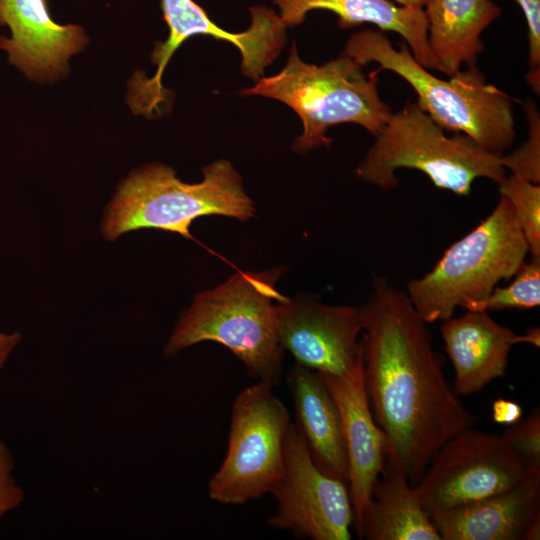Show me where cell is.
<instances>
[{"mask_svg":"<svg viewBox=\"0 0 540 540\" xmlns=\"http://www.w3.org/2000/svg\"><path fill=\"white\" fill-rule=\"evenodd\" d=\"M440 332L453 365V389L458 395L476 393L503 377L512 347L524 342L523 334L500 325L487 311L452 316L443 321Z\"/></svg>","mask_w":540,"mask_h":540,"instance_id":"cell-15","label":"cell"},{"mask_svg":"<svg viewBox=\"0 0 540 540\" xmlns=\"http://www.w3.org/2000/svg\"><path fill=\"white\" fill-rule=\"evenodd\" d=\"M164 20L169 28L166 41L156 43L151 60L157 67L151 78L134 75L130 81L128 103L135 114L152 116L160 112L170 94L162 86L163 71L177 48L195 35H208L238 48L242 73L258 81L267 66L278 57L286 43V24L265 6L249 8L251 24L243 32L233 33L216 25L193 0H161Z\"/></svg>","mask_w":540,"mask_h":540,"instance_id":"cell-9","label":"cell"},{"mask_svg":"<svg viewBox=\"0 0 540 540\" xmlns=\"http://www.w3.org/2000/svg\"><path fill=\"white\" fill-rule=\"evenodd\" d=\"M277 509L270 527L312 540H350L354 513L348 485L313 462L296 425H290L280 478L270 492Z\"/></svg>","mask_w":540,"mask_h":540,"instance_id":"cell-11","label":"cell"},{"mask_svg":"<svg viewBox=\"0 0 540 540\" xmlns=\"http://www.w3.org/2000/svg\"><path fill=\"white\" fill-rule=\"evenodd\" d=\"M291 425L272 386L259 381L235 398L224 460L208 484L216 502L243 505L269 493L280 478Z\"/></svg>","mask_w":540,"mask_h":540,"instance_id":"cell-8","label":"cell"},{"mask_svg":"<svg viewBox=\"0 0 540 540\" xmlns=\"http://www.w3.org/2000/svg\"><path fill=\"white\" fill-rule=\"evenodd\" d=\"M523 414L521 406L512 400L499 398L492 404V418L501 425H513L520 421Z\"/></svg>","mask_w":540,"mask_h":540,"instance_id":"cell-27","label":"cell"},{"mask_svg":"<svg viewBox=\"0 0 540 540\" xmlns=\"http://www.w3.org/2000/svg\"><path fill=\"white\" fill-rule=\"evenodd\" d=\"M427 38L441 72L452 76L475 65L484 49L482 32L502 14L491 0H428Z\"/></svg>","mask_w":540,"mask_h":540,"instance_id":"cell-19","label":"cell"},{"mask_svg":"<svg viewBox=\"0 0 540 540\" xmlns=\"http://www.w3.org/2000/svg\"><path fill=\"white\" fill-rule=\"evenodd\" d=\"M318 374L340 411L349 464L348 489L359 536L365 508L384 469L386 439L370 409L363 362L346 375Z\"/></svg>","mask_w":540,"mask_h":540,"instance_id":"cell-14","label":"cell"},{"mask_svg":"<svg viewBox=\"0 0 540 540\" xmlns=\"http://www.w3.org/2000/svg\"><path fill=\"white\" fill-rule=\"evenodd\" d=\"M286 26L303 23L307 13L326 10L337 15L341 29L363 23L380 31L403 37L414 58L428 70L441 72L427 38V19L423 9L400 6L391 0H273Z\"/></svg>","mask_w":540,"mask_h":540,"instance_id":"cell-18","label":"cell"},{"mask_svg":"<svg viewBox=\"0 0 540 540\" xmlns=\"http://www.w3.org/2000/svg\"><path fill=\"white\" fill-rule=\"evenodd\" d=\"M344 53L362 66L376 62L380 70L402 77L415 91L417 105L442 129L462 133L483 149L504 155L516 131L513 99L492 84L475 65L444 80L431 74L408 46L395 49L382 31L354 33Z\"/></svg>","mask_w":540,"mask_h":540,"instance_id":"cell-3","label":"cell"},{"mask_svg":"<svg viewBox=\"0 0 540 540\" xmlns=\"http://www.w3.org/2000/svg\"><path fill=\"white\" fill-rule=\"evenodd\" d=\"M540 539V516L537 517L527 528L523 540Z\"/></svg>","mask_w":540,"mask_h":540,"instance_id":"cell-29","label":"cell"},{"mask_svg":"<svg viewBox=\"0 0 540 540\" xmlns=\"http://www.w3.org/2000/svg\"><path fill=\"white\" fill-rule=\"evenodd\" d=\"M365 508L360 539L442 540L406 476L384 467Z\"/></svg>","mask_w":540,"mask_h":540,"instance_id":"cell-20","label":"cell"},{"mask_svg":"<svg viewBox=\"0 0 540 540\" xmlns=\"http://www.w3.org/2000/svg\"><path fill=\"white\" fill-rule=\"evenodd\" d=\"M13 467V456L0 439V518L18 507L24 499L23 490L12 476Z\"/></svg>","mask_w":540,"mask_h":540,"instance_id":"cell-26","label":"cell"},{"mask_svg":"<svg viewBox=\"0 0 540 540\" xmlns=\"http://www.w3.org/2000/svg\"><path fill=\"white\" fill-rule=\"evenodd\" d=\"M0 50L29 79L43 82L68 72L69 58L83 50L88 38L78 25H60L48 13L45 0H0Z\"/></svg>","mask_w":540,"mask_h":540,"instance_id":"cell-13","label":"cell"},{"mask_svg":"<svg viewBox=\"0 0 540 540\" xmlns=\"http://www.w3.org/2000/svg\"><path fill=\"white\" fill-rule=\"evenodd\" d=\"M362 68L345 53L321 66L308 64L293 45L280 72L261 77L241 94L276 99L291 107L303 124L292 148L307 153L330 146L332 139L326 133L331 126L354 123L376 136L393 114L378 92L380 69L365 74Z\"/></svg>","mask_w":540,"mask_h":540,"instance_id":"cell-5","label":"cell"},{"mask_svg":"<svg viewBox=\"0 0 540 540\" xmlns=\"http://www.w3.org/2000/svg\"><path fill=\"white\" fill-rule=\"evenodd\" d=\"M416 169L439 189L468 196L474 181L506 178L502 155L491 153L462 133L449 137L416 102L391 115L355 169L362 181L383 190L399 184L398 169Z\"/></svg>","mask_w":540,"mask_h":540,"instance_id":"cell-6","label":"cell"},{"mask_svg":"<svg viewBox=\"0 0 540 540\" xmlns=\"http://www.w3.org/2000/svg\"><path fill=\"white\" fill-rule=\"evenodd\" d=\"M504 441L529 465L540 468V409L537 407L501 435Z\"/></svg>","mask_w":540,"mask_h":540,"instance_id":"cell-24","label":"cell"},{"mask_svg":"<svg viewBox=\"0 0 540 540\" xmlns=\"http://www.w3.org/2000/svg\"><path fill=\"white\" fill-rule=\"evenodd\" d=\"M529 248L505 196L490 215L446 249L434 267L407 284V295L426 323L451 318L485 300L502 280L512 278Z\"/></svg>","mask_w":540,"mask_h":540,"instance_id":"cell-7","label":"cell"},{"mask_svg":"<svg viewBox=\"0 0 540 540\" xmlns=\"http://www.w3.org/2000/svg\"><path fill=\"white\" fill-rule=\"evenodd\" d=\"M21 340L20 333L6 334L0 332V369L4 366L13 349Z\"/></svg>","mask_w":540,"mask_h":540,"instance_id":"cell-28","label":"cell"},{"mask_svg":"<svg viewBox=\"0 0 540 540\" xmlns=\"http://www.w3.org/2000/svg\"><path fill=\"white\" fill-rule=\"evenodd\" d=\"M521 8L528 29V63L530 70L527 80L532 89L540 91V0H515Z\"/></svg>","mask_w":540,"mask_h":540,"instance_id":"cell-25","label":"cell"},{"mask_svg":"<svg viewBox=\"0 0 540 540\" xmlns=\"http://www.w3.org/2000/svg\"><path fill=\"white\" fill-rule=\"evenodd\" d=\"M429 514L442 540H523L540 516V472L506 491Z\"/></svg>","mask_w":540,"mask_h":540,"instance_id":"cell-16","label":"cell"},{"mask_svg":"<svg viewBox=\"0 0 540 540\" xmlns=\"http://www.w3.org/2000/svg\"><path fill=\"white\" fill-rule=\"evenodd\" d=\"M237 271L222 284L197 293L181 314L164 348L168 357L192 345L213 341L228 348L250 377L279 383L284 349L277 328V303L285 299L277 282L286 272Z\"/></svg>","mask_w":540,"mask_h":540,"instance_id":"cell-2","label":"cell"},{"mask_svg":"<svg viewBox=\"0 0 540 540\" xmlns=\"http://www.w3.org/2000/svg\"><path fill=\"white\" fill-rule=\"evenodd\" d=\"M203 179L186 183L164 164L136 169L118 186L105 211L102 233L113 241L142 228L178 233L192 239L190 228L203 216H225L246 221L256 207L247 195L233 164L219 159L202 169Z\"/></svg>","mask_w":540,"mask_h":540,"instance_id":"cell-4","label":"cell"},{"mask_svg":"<svg viewBox=\"0 0 540 540\" xmlns=\"http://www.w3.org/2000/svg\"><path fill=\"white\" fill-rule=\"evenodd\" d=\"M510 202L531 257H540V185L511 174L498 184Z\"/></svg>","mask_w":540,"mask_h":540,"instance_id":"cell-22","label":"cell"},{"mask_svg":"<svg viewBox=\"0 0 540 540\" xmlns=\"http://www.w3.org/2000/svg\"><path fill=\"white\" fill-rule=\"evenodd\" d=\"M506 287L496 286L490 295L467 311L524 310L540 304V257L524 262Z\"/></svg>","mask_w":540,"mask_h":540,"instance_id":"cell-21","label":"cell"},{"mask_svg":"<svg viewBox=\"0 0 540 540\" xmlns=\"http://www.w3.org/2000/svg\"><path fill=\"white\" fill-rule=\"evenodd\" d=\"M538 472L502 436L466 428L440 447L413 490L430 513L506 491Z\"/></svg>","mask_w":540,"mask_h":540,"instance_id":"cell-10","label":"cell"},{"mask_svg":"<svg viewBox=\"0 0 540 540\" xmlns=\"http://www.w3.org/2000/svg\"><path fill=\"white\" fill-rule=\"evenodd\" d=\"M524 342L532 344L536 347L540 345V329L538 327H533L527 329L526 333L523 334Z\"/></svg>","mask_w":540,"mask_h":540,"instance_id":"cell-30","label":"cell"},{"mask_svg":"<svg viewBox=\"0 0 540 540\" xmlns=\"http://www.w3.org/2000/svg\"><path fill=\"white\" fill-rule=\"evenodd\" d=\"M391 1H393L394 3L400 6L416 8V9H423L426 3L428 2V0H391Z\"/></svg>","mask_w":540,"mask_h":540,"instance_id":"cell-31","label":"cell"},{"mask_svg":"<svg viewBox=\"0 0 540 540\" xmlns=\"http://www.w3.org/2000/svg\"><path fill=\"white\" fill-rule=\"evenodd\" d=\"M524 110L529 126L528 138L516 150L502 155L505 169L529 182H540V117L532 99H526Z\"/></svg>","mask_w":540,"mask_h":540,"instance_id":"cell-23","label":"cell"},{"mask_svg":"<svg viewBox=\"0 0 540 540\" xmlns=\"http://www.w3.org/2000/svg\"><path fill=\"white\" fill-rule=\"evenodd\" d=\"M297 428L315 465L348 485L349 464L338 405L320 375L298 363L287 378Z\"/></svg>","mask_w":540,"mask_h":540,"instance_id":"cell-17","label":"cell"},{"mask_svg":"<svg viewBox=\"0 0 540 540\" xmlns=\"http://www.w3.org/2000/svg\"><path fill=\"white\" fill-rule=\"evenodd\" d=\"M277 328L283 349L318 373L346 375L363 362L359 307L285 297L277 303Z\"/></svg>","mask_w":540,"mask_h":540,"instance_id":"cell-12","label":"cell"},{"mask_svg":"<svg viewBox=\"0 0 540 540\" xmlns=\"http://www.w3.org/2000/svg\"><path fill=\"white\" fill-rule=\"evenodd\" d=\"M359 312L364 386L386 439L384 467L415 486L440 447L475 417L446 380L428 323L406 292L377 277Z\"/></svg>","mask_w":540,"mask_h":540,"instance_id":"cell-1","label":"cell"}]
</instances>
